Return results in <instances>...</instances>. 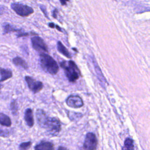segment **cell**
<instances>
[{"instance_id":"obj_19","label":"cell","mask_w":150,"mask_h":150,"mask_svg":"<svg viewBox=\"0 0 150 150\" xmlns=\"http://www.w3.org/2000/svg\"><path fill=\"white\" fill-rule=\"evenodd\" d=\"M31 144L32 143L30 141L22 142L19 146V150H28V149L30 147Z\"/></svg>"},{"instance_id":"obj_24","label":"cell","mask_w":150,"mask_h":150,"mask_svg":"<svg viewBox=\"0 0 150 150\" xmlns=\"http://www.w3.org/2000/svg\"><path fill=\"white\" fill-rule=\"evenodd\" d=\"M57 150H67V149L66 148H65V147H64V146H60L58 148Z\"/></svg>"},{"instance_id":"obj_26","label":"cell","mask_w":150,"mask_h":150,"mask_svg":"<svg viewBox=\"0 0 150 150\" xmlns=\"http://www.w3.org/2000/svg\"><path fill=\"white\" fill-rule=\"evenodd\" d=\"M54 28H56L59 31H60V32H62V30L61 28H60L58 25H55V26H54Z\"/></svg>"},{"instance_id":"obj_4","label":"cell","mask_w":150,"mask_h":150,"mask_svg":"<svg viewBox=\"0 0 150 150\" xmlns=\"http://www.w3.org/2000/svg\"><path fill=\"white\" fill-rule=\"evenodd\" d=\"M45 128H47L50 133L57 134L61 129V123L59 118L56 117H49L45 126Z\"/></svg>"},{"instance_id":"obj_7","label":"cell","mask_w":150,"mask_h":150,"mask_svg":"<svg viewBox=\"0 0 150 150\" xmlns=\"http://www.w3.org/2000/svg\"><path fill=\"white\" fill-rule=\"evenodd\" d=\"M25 81L28 87L33 93H36L43 88V85L42 82L37 81L30 76H25Z\"/></svg>"},{"instance_id":"obj_16","label":"cell","mask_w":150,"mask_h":150,"mask_svg":"<svg viewBox=\"0 0 150 150\" xmlns=\"http://www.w3.org/2000/svg\"><path fill=\"white\" fill-rule=\"evenodd\" d=\"M57 46V50L60 53H62L63 55H64L67 58H69V59L71 58V55L69 52L60 41H58Z\"/></svg>"},{"instance_id":"obj_25","label":"cell","mask_w":150,"mask_h":150,"mask_svg":"<svg viewBox=\"0 0 150 150\" xmlns=\"http://www.w3.org/2000/svg\"><path fill=\"white\" fill-rule=\"evenodd\" d=\"M54 23H53V22H50V23H49V26L50 27V28H54Z\"/></svg>"},{"instance_id":"obj_3","label":"cell","mask_w":150,"mask_h":150,"mask_svg":"<svg viewBox=\"0 0 150 150\" xmlns=\"http://www.w3.org/2000/svg\"><path fill=\"white\" fill-rule=\"evenodd\" d=\"M11 9L19 16L27 17L34 12L32 8L18 2H13L11 4Z\"/></svg>"},{"instance_id":"obj_1","label":"cell","mask_w":150,"mask_h":150,"mask_svg":"<svg viewBox=\"0 0 150 150\" xmlns=\"http://www.w3.org/2000/svg\"><path fill=\"white\" fill-rule=\"evenodd\" d=\"M70 82H75L80 76V71L76 64L72 60H63L60 63Z\"/></svg>"},{"instance_id":"obj_2","label":"cell","mask_w":150,"mask_h":150,"mask_svg":"<svg viewBox=\"0 0 150 150\" xmlns=\"http://www.w3.org/2000/svg\"><path fill=\"white\" fill-rule=\"evenodd\" d=\"M39 56L42 69L46 73L56 74L59 70V66L53 58L45 53H41Z\"/></svg>"},{"instance_id":"obj_18","label":"cell","mask_w":150,"mask_h":150,"mask_svg":"<svg viewBox=\"0 0 150 150\" xmlns=\"http://www.w3.org/2000/svg\"><path fill=\"white\" fill-rule=\"evenodd\" d=\"M10 109L13 115H16L18 114V105L16 100H13L10 104Z\"/></svg>"},{"instance_id":"obj_23","label":"cell","mask_w":150,"mask_h":150,"mask_svg":"<svg viewBox=\"0 0 150 150\" xmlns=\"http://www.w3.org/2000/svg\"><path fill=\"white\" fill-rule=\"evenodd\" d=\"M59 1L62 5H66L67 4V2L69 1V0H59Z\"/></svg>"},{"instance_id":"obj_17","label":"cell","mask_w":150,"mask_h":150,"mask_svg":"<svg viewBox=\"0 0 150 150\" xmlns=\"http://www.w3.org/2000/svg\"><path fill=\"white\" fill-rule=\"evenodd\" d=\"M122 150H134V141L131 138H128L125 139Z\"/></svg>"},{"instance_id":"obj_21","label":"cell","mask_w":150,"mask_h":150,"mask_svg":"<svg viewBox=\"0 0 150 150\" xmlns=\"http://www.w3.org/2000/svg\"><path fill=\"white\" fill-rule=\"evenodd\" d=\"M40 9H41V10H42V12H43V13H44V14H45V16H46V17H47V15H46V14H47V13H46V11H45V10H46V8H45V6H43V5H42H42H41V6H40ZM47 18H48V17H47Z\"/></svg>"},{"instance_id":"obj_8","label":"cell","mask_w":150,"mask_h":150,"mask_svg":"<svg viewBox=\"0 0 150 150\" xmlns=\"http://www.w3.org/2000/svg\"><path fill=\"white\" fill-rule=\"evenodd\" d=\"M66 104L68 106L74 108L81 107L84 104L81 98L79 96L75 95L69 96L66 99Z\"/></svg>"},{"instance_id":"obj_22","label":"cell","mask_w":150,"mask_h":150,"mask_svg":"<svg viewBox=\"0 0 150 150\" xmlns=\"http://www.w3.org/2000/svg\"><path fill=\"white\" fill-rule=\"evenodd\" d=\"M57 12H58L57 9L55 8L53 12V18H57Z\"/></svg>"},{"instance_id":"obj_13","label":"cell","mask_w":150,"mask_h":150,"mask_svg":"<svg viewBox=\"0 0 150 150\" xmlns=\"http://www.w3.org/2000/svg\"><path fill=\"white\" fill-rule=\"evenodd\" d=\"M3 28V35H6L11 32H16L18 33L21 32L22 29H18L13 26V25H11L9 23H4L2 25Z\"/></svg>"},{"instance_id":"obj_14","label":"cell","mask_w":150,"mask_h":150,"mask_svg":"<svg viewBox=\"0 0 150 150\" xmlns=\"http://www.w3.org/2000/svg\"><path fill=\"white\" fill-rule=\"evenodd\" d=\"M12 62L15 66L21 67L22 68H23L24 69H28V66L26 62L22 58H21L19 56H16V57H14L12 59Z\"/></svg>"},{"instance_id":"obj_12","label":"cell","mask_w":150,"mask_h":150,"mask_svg":"<svg viewBox=\"0 0 150 150\" xmlns=\"http://www.w3.org/2000/svg\"><path fill=\"white\" fill-rule=\"evenodd\" d=\"M25 120L26 124L29 127H32L34 124L33 112L32 109L27 108L25 112Z\"/></svg>"},{"instance_id":"obj_15","label":"cell","mask_w":150,"mask_h":150,"mask_svg":"<svg viewBox=\"0 0 150 150\" xmlns=\"http://www.w3.org/2000/svg\"><path fill=\"white\" fill-rule=\"evenodd\" d=\"M0 124L7 127H11L12 124L11 118L5 114L0 113Z\"/></svg>"},{"instance_id":"obj_6","label":"cell","mask_w":150,"mask_h":150,"mask_svg":"<svg viewBox=\"0 0 150 150\" xmlns=\"http://www.w3.org/2000/svg\"><path fill=\"white\" fill-rule=\"evenodd\" d=\"M31 44L32 47L39 52H47L48 48L45 41L38 36H33L31 38Z\"/></svg>"},{"instance_id":"obj_5","label":"cell","mask_w":150,"mask_h":150,"mask_svg":"<svg viewBox=\"0 0 150 150\" xmlns=\"http://www.w3.org/2000/svg\"><path fill=\"white\" fill-rule=\"evenodd\" d=\"M98 141L96 135L92 132H88L86 134V138L83 144L84 150H96L97 146Z\"/></svg>"},{"instance_id":"obj_11","label":"cell","mask_w":150,"mask_h":150,"mask_svg":"<svg viewBox=\"0 0 150 150\" xmlns=\"http://www.w3.org/2000/svg\"><path fill=\"white\" fill-rule=\"evenodd\" d=\"M35 150H54V145L48 141H42L35 146Z\"/></svg>"},{"instance_id":"obj_10","label":"cell","mask_w":150,"mask_h":150,"mask_svg":"<svg viewBox=\"0 0 150 150\" xmlns=\"http://www.w3.org/2000/svg\"><path fill=\"white\" fill-rule=\"evenodd\" d=\"M12 77V71L8 69L0 67V93L2 86L1 83Z\"/></svg>"},{"instance_id":"obj_9","label":"cell","mask_w":150,"mask_h":150,"mask_svg":"<svg viewBox=\"0 0 150 150\" xmlns=\"http://www.w3.org/2000/svg\"><path fill=\"white\" fill-rule=\"evenodd\" d=\"M36 114L37 121L38 122L39 125L41 127L44 128V126H45L49 117L46 115V114L43 110H40V109L37 110Z\"/></svg>"},{"instance_id":"obj_20","label":"cell","mask_w":150,"mask_h":150,"mask_svg":"<svg viewBox=\"0 0 150 150\" xmlns=\"http://www.w3.org/2000/svg\"><path fill=\"white\" fill-rule=\"evenodd\" d=\"M9 135H10V132L8 130L0 129V137L6 138V137H8Z\"/></svg>"}]
</instances>
